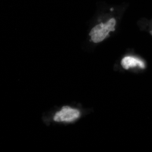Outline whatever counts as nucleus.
Returning a JSON list of instances; mask_svg holds the SVG:
<instances>
[{
  "label": "nucleus",
  "mask_w": 152,
  "mask_h": 152,
  "mask_svg": "<svg viewBox=\"0 0 152 152\" xmlns=\"http://www.w3.org/2000/svg\"><path fill=\"white\" fill-rule=\"evenodd\" d=\"M116 21L114 18L110 19L105 23H101L93 28L90 33L91 39L94 42L97 43L103 41L109 33L115 31Z\"/></svg>",
  "instance_id": "1"
},
{
  "label": "nucleus",
  "mask_w": 152,
  "mask_h": 152,
  "mask_svg": "<svg viewBox=\"0 0 152 152\" xmlns=\"http://www.w3.org/2000/svg\"><path fill=\"white\" fill-rule=\"evenodd\" d=\"M80 115V112L78 109L64 106L55 113L53 120L57 123H71L78 119Z\"/></svg>",
  "instance_id": "2"
},
{
  "label": "nucleus",
  "mask_w": 152,
  "mask_h": 152,
  "mask_svg": "<svg viewBox=\"0 0 152 152\" xmlns=\"http://www.w3.org/2000/svg\"><path fill=\"white\" fill-rule=\"evenodd\" d=\"M121 64L125 69H129L130 68L137 66L142 69H144L145 67V63L142 60L130 56L125 57L123 58Z\"/></svg>",
  "instance_id": "3"
}]
</instances>
